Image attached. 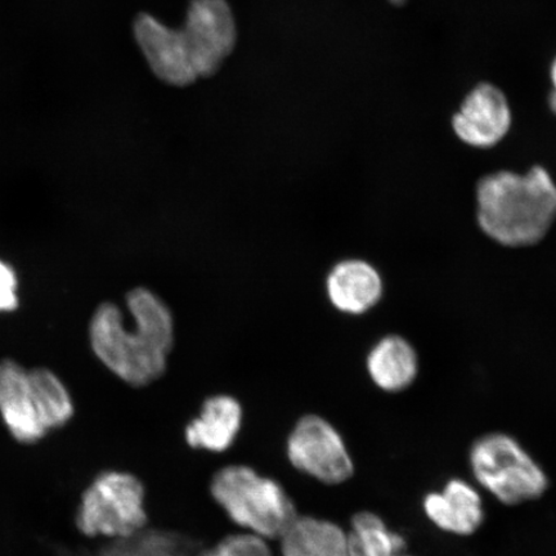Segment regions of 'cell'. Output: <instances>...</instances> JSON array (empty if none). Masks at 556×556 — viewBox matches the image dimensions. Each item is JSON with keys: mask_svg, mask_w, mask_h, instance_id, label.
<instances>
[{"mask_svg": "<svg viewBox=\"0 0 556 556\" xmlns=\"http://www.w3.org/2000/svg\"><path fill=\"white\" fill-rule=\"evenodd\" d=\"M127 307L134 319L128 329L114 303H102L89 324L96 357L131 387H146L162 378L174 344V319L168 305L154 291L130 290Z\"/></svg>", "mask_w": 556, "mask_h": 556, "instance_id": "1", "label": "cell"}, {"mask_svg": "<svg viewBox=\"0 0 556 556\" xmlns=\"http://www.w3.org/2000/svg\"><path fill=\"white\" fill-rule=\"evenodd\" d=\"M477 224L505 248L538 245L556 220V184L544 166L527 173L498 170L479 179Z\"/></svg>", "mask_w": 556, "mask_h": 556, "instance_id": "2", "label": "cell"}, {"mask_svg": "<svg viewBox=\"0 0 556 556\" xmlns=\"http://www.w3.org/2000/svg\"><path fill=\"white\" fill-rule=\"evenodd\" d=\"M468 465L472 482L507 507L536 503L551 490V478L517 437L486 432L470 443Z\"/></svg>", "mask_w": 556, "mask_h": 556, "instance_id": "3", "label": "cell"}, {"mask_svg": "<svg viewBox=\"0 0 556 556\" xmlns=\"http://www.w3.org/2000/svg\"><path fill=\"white\" fill-rule=\"evenodd\" d=\"M211 493L233 523L263 539H280L298 518L283 486L247 465H229L215 472Z\"/></svg>", "mask_w": 556, "mask_h": 556, "instance_id": "4", "label": "cell"}, {"mask_svg": "<svg viewBox=\"0 0 556 556\" xmlns=\"http://www.w3.org/2000/svg\"><path fill=\"white\" fill-rule=\"evenodd\" d=\"M76 527L87 538L127 539L148 525L146 491L125 471H103L83 492Z\"/></svg>", "mask_w": 556, "mask_h": 556, "instance_id": "5", "label": "cell"}, {"mask_svg": "<svg viewBox=\"0 0 556 556\" xmlns=\"http://www.w3.org/2000/svg\"><path fill=\"white\" fill-rule=\"evenodd\" d=\"M287 454L298 471L326 485L344 484L356 472L343 435L323 416L305 415L295 424Z\"/></svg>", "mask_w": 556, "mask_h": 556, "instance_id": "6", "label": "cell"}, {"mask_svg": "<svg viewBox=\"0 0 556 556\" xmlns=\"http://www.w3.org/2000/svg\"><path fill=\"white\" fill-rule=\"evenodd\" d=\"M180 30L199 78L218 74L238 45V26L227 0H191Z\"/></svg>", "mask_w": 556, "mask_h": 556, "instance_id": "7", "label": "cell"}, {"mask_svg": "<svg viewBox=\"0 0 556 556\" xmlns=\"http://www.w3.org/2000/svg\"><path fill=\"white\" fill-rule=\"evenodd\" d=\"M513 110L502 88L482 81L464 97L451 127L464 144L477 150L496 148L513 127Z\"/></svg>", "mask_w": 556, "mask_h": 556, "instance_id": "8", "label": "cell"}, {"mask_svg": "<svg viewBox=\"0 0 556 556\" xmlns=\"http://www.w3.org/2000/svg\"><path fill=\"white\" fill-rule=\"evenodd\" d=\"M134 35L160 81L186 88L199 79L182 30L172 29L150 13L141 12L134 21Z\"/></svg>", "mask_w": 556, "mask_h": 556, "instance_id": "9", "label": "cell"}, {"mask_svg": "<svg viewBox=\"0 0 556 556\" xmlns=\"http://www.w3.org/2000/svg\"><path fill=\"white\" fill-rule=\"evenodd\" d=\"M421 510L438 531L455 538L475 536L486 518L482 491L462 477H452L440 490L427 492Z\"/></svg>", "mask_w": 556, "mask_h": 556, "instance_id": "10", "label": "cell"}, {"mask_svg": "<svg viewBox=\"0 0 556 556\" xmlns=\"http://www.w3.org/2000/svg\"><path fill=\"white\" fill-rule=\"evenodd\" d=\"M0 416L20 443H37L48 434L41 424L27 368L16 359H0Z\"/></svg>", "mask_w": 556, "mask_h": 556, "instance_id": "11", "label": "cell"}, {"mask_svg": "<svg viewBox=\"0 0 556 556\" xmlns=\"http://www.w3.org/2000/svg\"><path fill=\"white\" fill-rule=\"evenodd\" d=\"M331 304L345 315L359 316L371 311L384 294V282L377 268L363 260L336 264L326 278Z\"/></svg>", "mask_w": 556, "mask_h": 556, "instance_id": "12", "label": "cell"}, {"mask_svg": "<svg viewBox=\"0 0 556 556\" xmlns=\"http://www.w3.org/2000/svg\"><path fill=\"white\" fill-rule=\"evenodd\" d=\"M242 407L231 395L218 394L203 403L198 417L186 427L187 444L193 450L220 454L236 441L242 426Z\"/></svg>", "mask_w": 556, "mask_h": 556, "instance_id": "13", "label": "cell"}, {"mask_svg": "<svg viewBox=\"0 0 556 556\" xmlns=\"http://www.w3.org/2000/svg\"><path fill=\"white\" fill-rule=\"evenodd\" d=\"M366 368L381 392L397 394L414 386L419 375V356L407 339L387 336L368 352Z\"/></svg>", "mask_w": 556, "mask_h": 556, "instance_id": "14", "label": "cell"}, {"mask_svg": "<svg viewBox=\"0 0 556 556\" xmlns=\"http://www.w3.org/2000/svg\"><path fill=\"white\" fill-rule=\"evenodd\" d=\"M280 541L282 556H351L348 531L328 519L298 516Z\"/></svg>", "mask_w": 556, "mask_h": 556, "instance_id": "15", "label": "cell"}, {"mask_svg": "<svg viewBox=\"0 0 556 556\" xmlns=\"http://www.w3.org/2000/svg\"><path fill=\"white\" fill-rule=\"evenodd\" d=\"M348 536L351 556H391L408 552L405 534L393 530L380 514L372 510L354 514Z\"/></svg>", "mask_w": 556, "mask_h": 556, "instance_id": "16", "label": "cell"}, {"mask_svg": "<svg viewBox=\"0 0 556 556\" xmlns=\"http://www.w3.org/2000/svg\"><path fill=\"white\" fill-rule=\"evenodd\" d=\"M27 374L47 432L64 427L74 415L73 399L64 382L47 367H34Z\"/></svg>", "mask_w": 556, "mask_h": 556, "instance_id": "17", "label": "cell"}, {"mask_svg": "<svg viewBox=\"0 0 556 556\" xmlns=\"http://www.w3.org/2000/svg\"><path fill=\"white\" fill-rule=\"evenodd\" d=\"M192 548L191 542L180 534L142 530L85 556H191Z\"/></svg>", "mask_w": 556, "mask_h": 556, "instance_id": "18", "label": "cell"}, {"mask_svg": "<svg viewBox=\"0 0 556 556\" xmlns=\"http://www.w3.org/2000/svg\"><path fill=\"white\" fill-rule=\"evenodd\" d=\"M215 548L222 556H274L267 540L250 532L227 536Z\"/></svg>", "mask_w": 556, "mask_h": 556, "instance_id": "19", "label": "cell"}, {"mask_svg": "<svg viewBox=\"0 0 556 556\" xmlns=\"http://www.w3.org/2000/svg\"><path fill=\"white\" fill-rule=\"evenodd\" d=\"M17 276L9 264L0 261V312L18 308Z\"/></svg>", "mask_w": 556, "mask_h": 556, "instance_id": "20", "label": "cell"}, {"mask_svg": "<svg viewBox=\"0 0 556 556\" xmlns=\"http://www.w3.org/2000/svg\"><path fill=\"white\" fill-rule=\"evenodd\" d=\"M548 76H551L552 90L547 96L548 109L556 116V54L552 61L551 68H548Z\"/></svg>", "mask_w": 556, "mask_h": 556, "instance_id": "21", "label": "cell"}, {"mask_svg": "<svg viewBox=\"0 0 556 556\" xmlns=\"http://www.w3.org/2000/svg\"><path fill=\"white\" fill-rule=\"evenodd\" d=\"M198 556H222L217 548H211V551L203 552Z\"/></svg>", "mask_w": 556, "mask_h": 556, "instance_id": "22", "label": "cell"}, {"mask_svg": "<svg viewBox=\"0 0 556 556\" xmlns=\"http://www.w3.org/2000/svg\"><path fill=\"white\" fill-rule=\"evenodd\" d=\"M391 556H415V555L409 554L408 552H406V553L395 554V555H391Z\"/></svg>", "mask_w": 556, "mask_h": 556, "instance_id": "23", "label": "cell"}, {"mask_svg": "<svg viewBox=\"0 0 556 556\" xmlns=\"http://www.w3.org/2000/svg\"><path fill=\"white\" fill-rule=\"evenodd\" d=\"M391 2H400L401 3V0H391Z\"/></svg>", "mask_w": 556, "mask_h": 556, "instance_id": "24", "label": "cell"}]
</instances>
